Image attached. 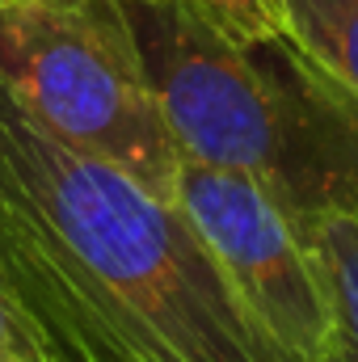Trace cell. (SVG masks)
Returning <instances> with one entry per match:
<instances>
[{"instance_id": "4", "label": "cell", "mask_w": 358, "mask_h": 362, "mask_svg": "<svg viewBox=\"0 0 358 362\" xmlns=\"http://www.w3.org/2000/svg\"><path fill=\"white\" fill-rule=\"evenodd\" d=\"M169 198L270 333L299 362H333V312L299 215L253 177L198 160L178 165Z\"/></svg>"}, {"instance_id": "3", "label": "cell", "mask_w": 358, "mask_h": 362, "mask_svg": "<svg viewBox=\"0 0 358 362\" xmlns=\"http://www.w3.org/2000/svg\"><path fill=\"white\" fill-rule=\"evenodd\" d=\"M0 89L59 144L173 194L181 152L114 0H0Z\"/></svg>"}, {"instance_id": "1", "label": "cell", "mask_w": 358, "mask_h": 362, "mask_svg": "<svg viewBox=\"0 0 358 362\" xmlns=\"http://www.w3.org/2000/svg\"><path fill=\"white\" fill-rule=\"evenodd\" d=\"M0 266L42 362H299L173 198L59 144L4 89Z\"/></svg>"}, {"instance_id": "5", "label": "cell", "mask_w": 358, "mask_h": 362, "mask_svg": "<svg viewBox=\"0 0 358 362\" xmlns=\"http://www.w3.org/2000/svg\"><path fill=\"white\" fill-rule=\"evenodd\" d=\"M270 25L358 101V0H266Z\"/></svg>"}, {"instance_id": "6", "label": "cell", "mask_w": 358, "mask_h": 362, "mask_svg": "<svg viewBox=\"0 0 358 362\" xmlns=\"http://www.w3.org/2000/svg\"><path fill=\"white\" fill-rule=\"evenodd\" d=\"M299 223L316 253L333 312V362H358V215H304Z\"/></svg>"}, {"instance_id": "9", "label": "cell", "mask_w": 358, "mask_h": 362, "mask_svg": "<svg viewBox=\"0 0 358 362\" xmlns=\"http://www.w3.org/2000/svg\"><path fill=\"white\" fill-rule=\"evenodd\" d=\"M0 362H25V358H8V354H0Z\"/></svg>"}, {"instance_id": "2", "label": "cell", "mask_w": 358, "mask_h": 362, "mask_svg": "<svg viewBox=\"0 0 358 362\" xmlns=\"http://www.w3.org/2000/svg\"><path fill=\"white\" fill-rule=\"evenodd\" d=\"M181 160L245 173L287 211L358 215V101L278 30L236 34L202 0H114Z\"/></svg>"}, {"instance_id": "7", "label": "cell", "mask_w": 358, "mask_h": 362, "mask_svg": "<svg viewBox=\"0 0 358 362\" xmlns=\"http://www.w3.org/2000/svg\"><path fill=\"white\" fill-rule=\"evenodd\" d=\"M0 354H8V358H25V362H42L38 333H34L30 316L21 312L17 291H13V282H8L4 266H0Z\"/></svg>"}, {"instance_id": "8", "label": "cell", "mask_w": 358, "mask_h": 362, "mask_svg": "<svg viewBox=\"0 0 358 362\" xmlns=\"http://www.w3.org/2000/svg\"><path fill=\"white\" fill-rule=\"evenodd\" d=\"M202 4H207L211 17H219L236 34H266V30H274L266 0H202Z\"/></svg>"}]
</instances>
